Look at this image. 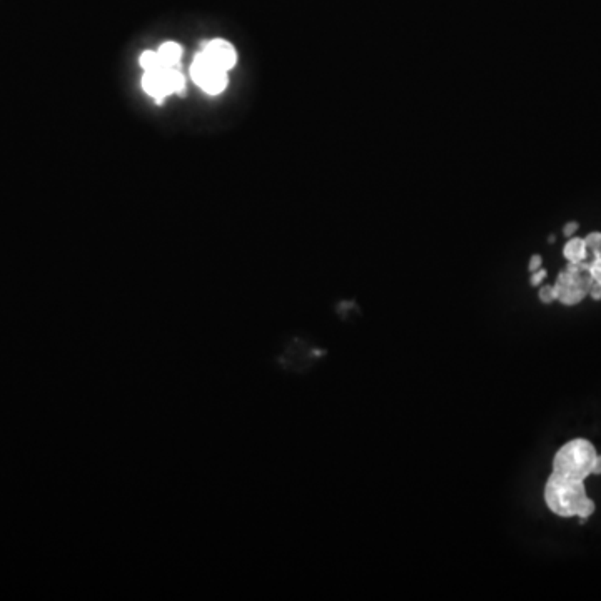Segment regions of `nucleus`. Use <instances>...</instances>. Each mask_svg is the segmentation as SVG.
<instances>
[{"label":"nucleus","instance_id":"obj_1","mask_svg":"<svg viewBox=\"0 0 601 601\" xmlns=\"http://www.w3.org/2000/svg\"><path fill=\"white\" fill-rule=\"evenodd\" d=\"M588 499L584 481L569 479L551 473L545 486L546 506L561 518L578 516L581 506Z\"/></svg>","mask_w":601,"mask_h":601},{"label":"nucleus","instance_id":"obj_2","mask_svg":"<svg viewBox=\"0 0 601 601\" xmlns=\"http://www.w3.org/2000/svg\"><path fill=\"white\" fill-rule=\"evenodd\" d=\"M596 456H598V452L590 441L583 438L571 439L563 444L555 455L553 473L569 479L584 481L591 474Z\"/></svg>","mask_w":601,"mask_h":601},{"label":"nucleus","instance_id":"obj_3","mask_svg":"<svg viewBox=\"0 0 601 601\" xmlns=\"http://www.w3.org/2000/svg\"><path fill=\"white\" fill-rule=\"evenodd\" d=\"M593 276L584 263H568L555 283L556 300L565 306H576L588 296Z\"/></svg>","mask_w":601,"mask_h":601},{"label":"nucleus","instance_id":"obj_4","mask_svg":"<svg viewBox=\"0 0 601 601\" xmlns=\"http://www.w3.org/2000/svg\"><path fill=\"white\" fill-rule=\"evenodd\" d=\"M190 77L199 87L209 96H217L228 87V70H222L209 61L202 52H199L190 65Z\"/></svg>","mask_w":601,"mask_h":601},{"label":"nucleus","instance_id":"obj_5","mask_svg":"<svg viewBox=\"0 0 601 601\" xmlns=\"http://www.w3.org/2000/svg\"><path fill=\"white\" fill-rule=\"evenodd\" d=\"M201 52L204 54L212 64H216L217 67H221L222 70H231L234 65H236V61H237L236 49H234L232 44H229L228 41H224V39H214V41H209Z\"/></svg>","mask_w":601,"mask_h":601},{"label":"nucleus","instance_id":"obj_6","mask_svg":"<svg viewBox=\"0 0 601 601\" xmlns=\"http://www.w3.org/2000/svg\"><path fill=\"white\" fill-rule=\"evenodd\" d=\"M166 69L167 67H162L157 70H147V72H144V77H142L144 91L149 94L151 97H154V100L157 104H162L164 100H166V97L171 96L166 82Z\"/></svg>","mask_w":601,"mask_h":601},{"label":"nucleus","instance_id":"obj_7","mask_svg":"<svg viewBox=\"0 0 601 601\" xmlns=\"http://www.w3.org/2000/svg\"><path fill=\"white\" fill-rule=\"evenodd\" d=\"M587 244V257L583 263L590 267L595 281L601 283V232H590L584 237Z\"/></svg>","mask_w":601,"mask_h":601},{"label":"nucleus","instance_id":"obj_8","mask_svg":"<svg viewBox=\"0 0 601 601\" xmlns=\"http://www.w3.org/2000/svg\"><path fill=\"white\" fill-rule=\"evenodd\" d=\"M162 67H175L182 57V47L177 42H166L157 50Z\"/></svg>","mask_w":601,"mask_h":601},{"label":"nucleus","instance_id":"obj_9","mask_svg":"<svg viewBox=\"0 0 601 601\" xmlns=\"http://www.w3.org/2000/svg\"><path fill=\"white\" fill-rule=\"evenodd\" d=\"M563 256L567 257L568 263H583L587 257V244L581 237H569V241L565 244Z\"/></svg>","mask_w":601,"mask_h":601},{"label":"nucleus","instance_id":"obj_10","mask_svg":"<svg viewBox=\"0 0 601 601\" xmlns=\"http://www.w3.org/2000/svg\"><path fill=\"white\" fill-rule=\"evenodd\" d=\"M139 64H140V67L144 69V72H147V70L162 69V64H161V61H159V56H157V50H155V52L154 50H146V52L140 54Z\"/></svg>","mask_w":601,"mask_h":601},{"label":"nucleus","instance_id":"obj_11","mask_svg":"<svg viewBox=\"0 0 601 601\" xmlns=\"http://www.w3.org/2000/svg\"><path fill=\"white\" fill-rule=\"evenodd\" d=\"M540 299H541V303H545V304H551L553 300H556V291H555V286H543L540 289Z\"/></svg>","mask_w":601,"mask_h":601},{"label":"nucleus","instance_id":"obj_12","mask_svg":"<svg viewBox=\"0 0 601 601\" xmlns=\"http://www.w3.org/2000/svg\"><path fill=\"white\" fill-rule=\"evenodd\" d=\"M593 513H595V503H593V499L588 498L587 501H584V505L581 506V510H580V513H578V518L581 520V523H583V521H587Z\"/></svg>","mask_w":601,"mask_h":601},{"label":"nucleus","instance_id":"obj_13","mask_svg":"<svg viewBox=\"0 0 601 601\" xmlns=\"http://www.w3.org/2000/svg\"><path fill=\"white\" fill-rule=\"evenodd\" d=\"M588 296H591V299H595V300H601V283L600 281L593 279Z\"/></svg>","mask_w":601,"mask_h":601},{"label":"nucleus","instance_id":"obj_14","mask_svg":"<svg viewBox=\"0 0 601 601\" xmlns=\"http://www.w3.org/2000/svg\"><path fill=\"white\" fill-rule=\"evenodd\" d=\"M546 278V271L545 269H538V271L532 272V286H540L541 281Z\"/></svg>","mask_w":601,"mask_h":601},{"label":"nucleus","instance_id":"obj_15","mask_svg":"<svg viewBox=\"0 0 601 601\" xmlns=\"http://www.w3.org/2000/svg\"><path fill=\"white\" fill-rule=\"evenodd\" d=\"M578 228H580L578 222H575V221H573V222H568V224L563 228V234H565V236H567V237H573V234H575L576 231H578Z\"/></svg>","mask_w":601,"mask_h":601},{"label":"nucleus","instance_id":"obj_16","mask_svg":"<svg viewBox=\"0 0 601 601\" xmlns=\"http://www.w3.org/2000/svg\"><path fill=\"white\" fill-rule=\"evenodd\" d=\"M541 263H543V259H541V256H533L532 257V261H529V271L532 272H534V271H538V269L541 267Z\"/></svg>","mask_w":601,"mask_h":601},{"label":"nucleus","instance_id":"obj_17","mask_svg":"<svg viewBox=\"0 0 601 601\" xmlns=\"http://www.w3.org/2000/svg\"><path fill=\"white\" fill-rule=\"evenodd\" d=\"M591 474H601V456H596L595 463H593V471Z\"/></svg>","mask_w":601,"mask_h":601}]
</instances>
